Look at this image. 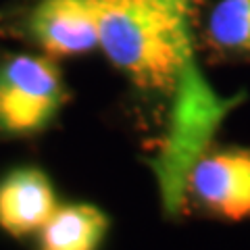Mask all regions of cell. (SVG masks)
I'll return each mask as SVG.
<instances>
[{
	"instance_id": "3",
	"label": "cell",
	"mask_w": 250,
	"mask_h": 250,
	"mask_svg": "<svg viewBox=\"0 0 250 250\" xmlns=\"http://www.w3.org/2000/svg\"><path fill=\"white\" fill-rule=\"evenodd\" d=\"M190 188L205 208L229 221L250 217V150L210 152L194 165Z\"/></svg>"
},
{
	"instance_id": "1",
	"label": "cell",
	"mask_w": 250,
	"mask_h": 250,
	"mask_svg": "<svg viewBox=\"0 0 250 250\" xmlns=\"http://www.w3.org/2000/svg\"><path fill=\"white\" fill-rule=\"evenodd\" d=\"M98 46L138 88L171 90L184 67L179 0H94Z\"/></svg>"
},
{
	"instance_id": "8",
	"label": "cell",
	"mask_w": 250,
	"mask_h": 250,
	"mask_svg": "<svg viewBox=\"0 0 250 250\" xmlns=\"http://www.w3.org/2000/svg\"><path fill=\"white\" fill-rule=\"evenodd\" d=\"M179 2H182V0H179Z\"/></svg>"
},
{
	"instance_id": "7",
	"label": "cell",
	"mask_w": 250,
	"mask_h": 250,
	"mask_svg": "<svg viewBox=\"0 0 250 250\" xmlns=\"http://www.w3.org/2000/svg\"><path fill=\"white\" fill-rule=\"evenodd\" d=\"M208 38L223 50L250 52V0H219L208 19Z\"/></svg>"
},
{
	"instance_id": "4",
	"label": "cell",
	"mask_w": 250,
	"mask_h": 250,
	"mask_svg": "<svg viewBox=\"0 0 250 250\" xmlns=\"http://www.w3.org/2000/svg\"><path fill=\"white\" fill-rule=\"evenodd\" d=\"M29 31L48 57H75L98 46L94 0H40L29 17Z\"/></svg>"
},
{
	"instance_id": "6",
	"label": "cell",
	"mask_w": 250,
	"mask_h": 250,
	"mask_svg": "<svg viewBox=\"0 0 250 250\" xmlns=\"http://www.w3.org/2000/svg\"><path fill=\"white\" fill-rule=\"evenodd\" d=\"M108 231V217L94 205L59 207L40 229V250H98Z\"/></svg>"
},
{
	"instance_id": "5",
	"label": "cell",
	"mask_w": 250,
	"mask_h": 250,
	"mask_svg": "<svg viewBox=\"0 0 250 250\" xmlns=\"http://www.w3.org/2000/svg\"><path fill=\"white\" fill-rule=\"evenodd\" d=\"M57 208V192L42 169L17 167L0 179V229L9 236L40 233Z\"/></svg>"
},
{
	"instance_id": "2",
	"label": "cell",
	"mask_w": 250,
	"mask_h": 250,
	"mask_svg": "<svg viewBox=\"0 0 250 250\" xmlns=\"http://www.w3.org/2000/svg\"><path fill=\"white\" fill-rule=\"evenodd\" d=\"M65 98L52 57L15 54L0 62V134H38L57 117Z\"/></svg>"
}]
</instances>
